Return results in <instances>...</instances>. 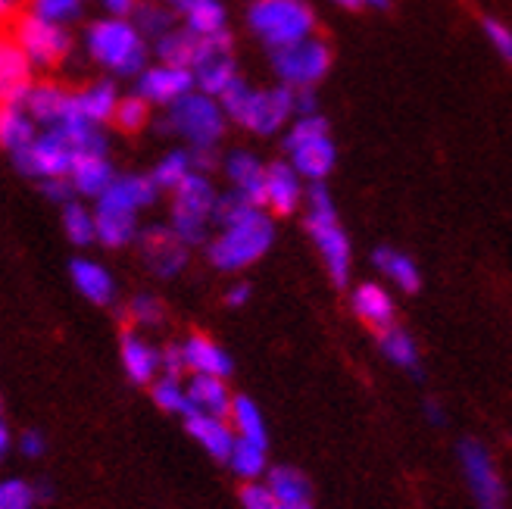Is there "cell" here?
<instances>
[{"mask_svg": "<svg viewBox=\"0 0 512 509\" xmlns=\"http://www.w3.org/2000/svg\"><path fill=\"white\" fill-rule=\"evenodd\" d=\"M141 0H100V7H104L107 16H116V19H132L135 7Z\"/></svg>", "mask_w": 512, "mask_h": 509, "instance_id": "54", "label": "cell"}, {"mask_svg": "<svg viewBox=\"0 0 512 509\" xmlns=\"http://www.w3.org/2000/svg\"><path fill=\"white\" fill-rule=\"evenodd\" d=\"M216 197H219V191L213 185V178L203 172H191L185 182L172 191L169 228L185 247H200L210 238Z\"/></svg>", "mask_w": 512, "mask_h": 509, "instance_id": "8", "label": "cell"}, {"mask_svg": "<svg viewBox=\"0 0 512 509\" xmlns=\"http://www.w3.org/2000/svg\"><path fill=\"white\" fill-rule=\"evenodd\" d=\"M13 44L32 63V69H57L72 54V32L66 25L44 22L25 10L13 19Z\"/></svg>", "mask_w": 512, "mask_h": 509, "instance_id": "9", "label": "cell"}, {"mask_svg": "<svg viewBox=\"0 0 512 509\" xmlns=\"http://www.w3.org/2000/svg\"><path fill=\"white\" fill-rule=\"evenodd\" d=\"M163 132L185 141L188 150H216L228 132V119L219 107V100L203 94V91H188L178 97L172 107L163 110Z\"/></svg>", "mask_w": 512, "mask_h": 509, "instance_id": "7", "label": "cell"}, {"mask_svg": "<svg viewBox=\"0 0 512 509\" xmlns=\"http://www.w3.org/2000/svg\"><path fill=\"white\" fill-rule=\"evenodd\" d=\"M241 506L244 509H278V500L266 488V481H244V488H241Z\"/></svg>", "mask_w": 512, "mask_h": 509, "instance_id": "48", "label": "cell"}, {"mask_svg": "<svg viewBox=\"0 0 512 509\" xmlns=\"http://www.w3.org/2000/svg\"><path fill=\"white\" fill-rule=\"evenodd\" d=\"M128 319H132L138 328H157V325H163V303L153 297V294H138V297H132L128 300Z\"/></svg>", "mask_w": 512, "mask_h": 509, "instance_id": "44", "label": "cell"}, {"mask_svg": "<svg viewBox=\"0 0 512 509\" xmlns=\"http://www.w3.org/2000/svg\"><path fill=\"white\" fill-rule=\"evenodd\" d=\"M178 13V25L194 38H216L228 32V10L222 0H185Z\"/></svg>", "mask_w": 512, "mask_h": 509, "instance_id": "24", "label": "cell"}, {"mask_svg": "<svg viewBox=\"0 0 512 509\" xmlns=\"http://www.w3.org/2000/svg\"><path fill=\"white\" fill-rule=\"evenodd\" d=\"M66 178H69L75 197L97 200L100 194L110 188V182L116 178V169H113L107 154H75Z\"/></svg>", "mask_w": 512, "mask_h": 509, "instance_id": "22", "label": "cell"}, {"mask_svg": "<svg viewBox=\"0 0 512 509\" xmlns=\"http://www.w3.org/2000/svg\"><path fill=\"white\" fill-rule=\"evenodd\" d=\"M22 107H25V113L35 119L38 129H60L66 119L75 116V110H72V91L63 88L54 79L32 82L29 94H25V100H22Z\"/></svg>", "mask_w": 512, "mask_h": 509, "instance_id": "16", "label": "cell"}, {"mask_svg": "<svg viewBox=\"0 0 512 509\" xmlns=\"http://www.w3.org/2000/svg\"><path fill=\"white\" fill-rule=\"evenodd\" d=\"M350 307L366 325H372L375 332H384V328L394 325V300H391L388 291H384L381 285H375V282H366V285L356 288L353 297H350Z\"/></svg>", "mask_w": 512, "mask_h": 509, "instance_id": "29", "label": "cell"}, {"mask_svg": "<svg viewBox=\"0 0 512 509\" xmlns=\"http://www.w3.org/2000/svg\"><path fill=\"white\" fill-rule=\"evenodd\" d=\"M266 488L272 491V497L278 500V506H310V481H306L303 472L291 469V466H275L266 472Z\"/></svg>", "mask_w": 512, "mask_h": 509, "instance_id": "32", "label": "cell"}, {"mask_svg": "<svg viewBox=\"0 0 512 509\" xmlns=\"http://www.w3.org/2000/svg\"><path fill=\"white\" fill-rule=\"evenodd\" d=\"M150 394H153V403L160 406L163 413H172V416H188L191 406H188V391H185V381L182 378H172V375H160L150 381Z\"/></svg>", "mask_w": 512, "mask_h": 509, "instance_id": "40", "label": "cell"}, {"mask_svg": "<svg viewBox=\"0 0 512 509\" xmlns=\"http://www.w3.org/2000/svg\"><path fill=\"white\" fill-rule=\"evenodd\" d=\"M72 160H75V150L54 129H41L29 147H22L19 154H13L16 169L29 178H38V182H47V178H66Z\"/></svg>", "mask_w": 512, "mask_h": 509, "instance_id": "12", "label": "cell"}, {"mask_svg": "<svg viewBox=\"0 0 512 509\" xmlns=\"http://www.w3.org/2000/svg\"><path fill=\"white\" fill-rule=\"evenodd\" d=\"M281 147H285V160L294 166V172L310 185L325 182L338 163V147L331 141L328 119L322 113L291 119Z\"/></svg>", "mask_w": 512, "mask_h": 509, "instance_id": "5", "label": "cell"}, {"mask_svg": "<svg viewBox=\"0 0 512 509\" xmlns=\"http://www.w3.org/2000/svg\"><path fill=\"white\" fill-rule=\"evenodd\" d=\"M157 197H160V191H157V185L150 182V175L128 172V175H116L113 178L110 188L94 200V207L138 216L141 210L153 207V203H157Z\"/></svg>", "mask_w": 512, "mask_h": 509, "instance_id": "18", "label": "cell"}, {"mask_svg": "<svg viewBox=\"0 0 512 509\" xmlns=\"http://www.w3.org/2000/svg\"><path fill=\"white\" fill-rule=\"evenodd\" d=\"M303 178L294 172V166L288 160H275L266 166V178H263V210L275 213V216H291L300 210L303 203Z\"/></svg>", "mask_w": 512, "mask_h": 509, "instance_id": "17", "label": "cell"}, {"mask_svg": "<svg viewBox=\"0 0 512 509\" xmlns=\"http://www.w3.org/2000/svg\"><path fill=\"white\" fill-rule=\"evenodd\" d=\"M313 113H319L316 88H303V91H294V119H297V116H313Z\"/></svg>", "mask_w": 512, "mask_h": 509, "instance_id": "51", "label": "cell"}, {"mask_svg": "<svg viewBox=\"0 0 512 509\" xmlns=\"http://www.w3.org/2000/svg\"><path fill=\"white\" fill-rule=\"evenodd\" d=\"M247 29L263 47L281 50L316 35V10L306 0H250Z\"/></svg>", "mask_w": 512, "mask_h": 509, "instance_id": "6", "label": "cell"}, {"mask_svg": "<svg viewBox=\"0 0 512 509\" xmlns=\"http://www.w3.org/2000/svg\"><path fill=\"white\" fill-rule=\"evenodd\" d=\"M250 210H256V203H250L247 197L235 194V191H225L216 197V207H213V225H232L238 219H244Z\"/></svg>", "mask_w": 512, "mask_h": 509, "instance_id": "45", "label": "cell"}, {"mask_svg": "<svg viewBox=\"0 0 512 509\" xmlns=\"http://www.w3.org/2000/svg\"><path fill=\"white\" fill-rule=\"evenodd\" d=\"M110 125H116V129L125 132V135H138V132H144L147 125H150V107L144 104L138 94H122Z\"/></svg>", "mask_w": 512, "mask_h": 509, "instance_id": "42", "label": "cell"}, {"mask_svg": "<svg viewBox=\"0 0 512 509\" xmlns=\"http://www.w3.org/2000/svg\"><path fill=\"white\" fill-rule=\"evenodd\" d=\"M63 232L75 247H88L97 241L94 235V210H88L82 200H69L63 207Z\"/></svg>", "mask_w": 512, "mask_h": 509, "instance_id": "41", "label": "cell"}, {"mask_svg": "<svg viewBox=\"0 0 512 509\" xmlns=\"http://www.w3.org/2000/svg\"><path fill=\"white\" fill-rule=\"evenodd\" d=\"M182 360H185V372H191V375H213V378L232 375V356H228L216 341L203 338V335H191L182 344Z\"/></svg>", "mask_w": 512, "mask_h": 509, "instance_id": "27", "label": "cell"}, {"mask_svg": "<svg viewBox=\"0 0 512 509\" xmlns=\"http://www.w3.org/2000/svg\"><path fill=\"white\" fill-rule=\"evenodd\" d=\"M303 203H306V232H310L319 257L331 275V282H335L338 288H344L347 278H350L353 253H350V238L338 222L335 200H331L325 182H316V185L306 188Z\"/></svg>", "mask_w": 512, "mask_h": 509, "instance_id": "4", "label": "cell"}, {"mask_svg": "<svg viewBox=\"0 0 512 509\" xmlns=\"http://www.w3.org/2000/svg\"><path fill=\"white\" fill-rule=\"evenodd\" d=\"M188 91H194V79L191 69L185 66H169V63H147L138 75H135V91L144 104L153 107H172L178 97H185Z\"/></svg>", "mask_w": 512, "mask_h": 509, "instance_id": "13", "label": "cell"}, {"mask_svg": "<svg viewBox=\"0 0 512 509\" xmlns=\"http://www.w3.org/2000/svg\"><path fill=\"white\" fill-rule=\"evenodd\" d=\"M19 450L29 456V460H38V456H44V450H47L44 435H41V431H25L22 441H19Z\"/></svg>", "mask_w": 512, "mask_h": 509, "instance_id": "52", "label": "cell"}, {"mask_svg": "<svg viewBox=\"0 0 512 509\" xmlns=\"http://www.w3.org/2000/svg\"><path fill=\"white\" fill-rule=\"evenodd\" d=\"M185 431L188 435L207 450L213 460L225 463L228 453L235 447V431L228 425V419L219 416H207V413H188L185 416Z\"/></svg>", "mask_w": 512, "mask_h": 509, "instance_id": "25", "label": "cell"}, {"mask_svg": "<svg viewBox=\"0 0 512 509\" xmlns=\"http://www.w3.org/2000/svg\"><path fill=\"white\" fill-rule=\"evenodd\" d=\"M35 503H38V494L29 481H19V478L0 481V509H35Z\"/></svg>", "mask_w": 512, "mask_h": 509, "instance_id": "46", "label": "cell"}, {"mask_svg": "<svg viewBox=\"0 0 512 509\" xmlns=\"http://www.w3.org/2000/svg\"><path fill=\"white\" fill-rule=\"evenodd\" d=\"M459 463H463V472L469 478V488L475 494V500L481 503V509H506V491L503 481L491 463L488 450L475 441L459 444Z\"/></svg>", "mask_w": 512, "mask_h": 509, "instance_id": "15", "label": "cell"}, {"mask_svg": "<svg viewBox=\"0 0 512 509\" xmlns=\"http://www.w3.org/2000/svg\"><path fill=\"white\" fill-rule=\"evenodd\" d=\"M197 44H200V38L185 32L182 25H175V29H169L166 35H160L157 41H153L150 50H153V57H157V63L191 69V60L197 54Z\"/></svg>", "mask_w": 512, "mask_h": 509, "instance_id": "34", "label": "cell"}, {"mask_svg": "<svg viewBox=\"0 0 512 509\" xmlns=\"http://www.w3.org/2000/svg\"><path fill=\"white\" fill-rule=\"evenodd\" d=\"M119 97L122 94L116 88V79H97V82H88L79 91H72V110L82 122L100 125V129H104V125L113 122Z\"/></svg>", "mask_w": 512, "mask_h": 509, "instance_id": "20", "label": "cell"}, {"mask_svg": "<svg viewBox=\"0 0 512 509\" xmlns=\"http://www.w3.org/2000/svg\"><path fill=\"white\" fill-rule=\"evenodd\" d=\"M278 509H310V506H278Z\"/></svg>", "mask_w": 512, "mask_h": 509, "instance_id": "60", "label": "cell"}, {"mask_svg": "<svg viewBox=\"0 0 512 509\" xmlns=\"http://www.w3.org/2000/svg\"><path fill=\"white\" fill-rule=\"evenodd\" d=\"M29 13L44 19V22H54V25H69L75 19H82L85 4L82 0H29Z\"/></svg>", "mask_w": 512, "mask_h": 509, "instance_id": "43", "label": "cell"}, {"mask_svg": "<svg viewBox=\"0 0 512 509\" xmlns=\"http://www.w3.org/2000/svg\"><path fill=\"white\" fill-rule=\"evenodd\" d=\"M138 216L132 213H119V210H104V207H94V235L97 241L110 247V250H119V247H128L138 241Z\"/></svg>", "mask_w": 512, "mask_h": 509, "instance_id": "30", "label": "cell"}, {"mask_svg": "<svg viewBox=\"0 0 512 509\" xmlns=\"http://www.w3.org/2000/svg\"><path fill=\"white\" fill-rule=\"evenodd\" d=\"M225 463L241 481H260L269 472L266 447L253 444V441H241V438H235V447H232V453H228Z\"/></svg>", "mask_w": 512, "mask_h": 509, "instance_id": "37", "label": "cell"}, {"mask_svg": "<svg viewBox=\"0 0 512 509\" xmlns=\"http://www.w3.org/2000/svg\"><path fill=\"white\" fill-rule=\"evenodd\" d=\"M185 372V360H182V347H166L160 350V375H172V378H182Z\"/></svg>", "mask_w": 512, "mask_h": 509, "instance_id": "50", "label": "cell"}, {"mask_svg": "<svg viewBox=\"0 0 512 509\" xmlns=\"http://www.w3.org/2000/svg\"><path fill=\"white\" fill-rule=\"evenodd\" d=\"M250 294H253V288L247 282H235L232 288L225 291V303L232 310H241V307H247V303H250Z\"/></svg>", "mask_w": 512, "mask_h": 509, "instance_id": "55", "label": "cell"}, {"mask_svg": "<svg viewBox=\"0 0 512 509\" xmlns=\"http://www.w3.org/2000/svg\"><path fill=\"white\" fill-rule=\"evenodd\" d=\"M132 22H135V29L153 44L160 35H166L169 29H175V25H178V13L172 7L153 4V0H141V4L135 7V13H132Z\"/></svg>", "mask_w": 512, "mask_h": 509, "instance_id": "38", "label": "cell"}, {"mask_svg": "<svg viewBox=\"0 0 512 509\" xmlns=\"http://www.w3.org/2000/svg\"><path fill=\"white\" fill-rule=\"evenodd\" d=\"M228 425H232L235 438L241 441H253V444H263L266 447V419L260 413V406H256L250 397H235L232 400V410H228Z\"/></svg>", "mask_w": 512, "mask_h": 509, "instance_id": "35", "label": "cell"}, {"mask_svg": "<svg viewBox=\"0 0 512 509\" xmlns=\"http://www.w3.org/2000/svg\"><path fill=\"white\" fill-rule=\"evenodd\" d=\"M35 82L32 63L22 57L13 38H0V104H22Z\"/></svg>", "mask_w": 512, "mask_h": 509, "instance_id": "21", "label": "cell"}, {"mask_svg": "<svg viewBox=\"0 0 512 509\" xmlns=\"http://www.w3.org/2000/svg\"><path fill=\"white\" fill-rule=\"evenodd\" d=\"M85 57L110 72L113 79H132L150 63V41L135 29L132 19L100 16L85 25Z\"/></svg>", "mask_w": 512, "mask_h": 509, "instance_id": "2", "label": "cell"}, {"mask_svg": "<svg viewBox=\"0 0 512 509\" xmlns=\"http://www.w3.org/2000/svg\"><path fill=\"white\" fill-rule=\"evenodd\" d=\"M188 391V406L191 413H207V416H219L228 419V410H232V391H228L225 378H213V375H191V381L185 385Z\"/></svg>", "mask_w": 512, "mask_h": 509, "instance_id": "28", "label": "cell"}, {"mask_svg": "<svg viewBox=\"0 0 512 509\" xmlns=\"http://www.w3.org/2000/svg\"><path fill=\"white\" fill-rule=\"evenodd\" d=\"M331 4L347 13H363V10H388L391 0H331Z\"/></svg>", "mask_w": 512, "mask_h": 509, "instance_id": "53", "label": "cell"}, {"mask_svg": "<svg viewBox=\"0 0 512 509\" xmlns=\"http://www.w3.org/2000/svg\"><path fill=\"white\" fill-rule=\"evenodd\" d=\"M272 241L275 222L263 207H256L244 219L219 228V235L207 244V260L219 272H241L256 260H263L272 250Z\"/></svg>", "mask_w": 512, "mask_h": 509, "instance_id": "3", "label": "cell"}, {"mask_svg": "<svg viewBox=\"0 0 512 509\" xmlns=\"http://www.w3.org/2000/svg\"><path fill=\"white\" fill-rule=\"evenodd\" d=\"M41 129L35 119L25 113L22 104H0V150L7 154H19L22 147H29Z\"/></svg>", "mask_w": 512, "mask_h": 509, "instance_id": "31", "label": "cell"}, {"mask_svg": "<svg viewBox=\"0 0 512 509\" xmlns=\"http://www.w3.org/2000/svg\"><path fill=\"white\" fill-rule=\"evenodd\" d=\"M194 172V160H191V150L188 147H175L169 154H163L157 160V166L150 169V182L157 185V191H175L178 185L185 182V178Z\"/></svg>", "mask_w": 512, "mask_h": 509, "instance_id": "36", "label": "cell"}, {"mask_svg": "<svg viewBox=\"0 0 512 509\" xmlns=\"http://www.w3.org/2000/svg\"><path fill=\"white\" fill-rule=\"evenodd\" d=\"M222 166V175L228 178V185H232L235 194L247 197L256 207H263V178H266V163L250 154L244 147H235L228 150V154L219 160Z\"/></svg>", "mask_w": 512, "mask_h": 509, "instance_id": "19", "label": "cell"}, {"mask_svg": "<svg viewBox=\"0 0 512 509\" xmlns=\"http://www.w3.org/2000/svg\"><path fill=\"white\" fill-rule=\"evenodd\" d=\"M481 29H484V35H488V41L494 44L497 54L506 63H512V29H509V25L500 22V19H494V16H484L481 19Z\"/></svg>", "mask_w": 512, "mask_h": 509, "instance_id": "47", "label": "cell"}, {"mask_svg": "<svg viewBox=\"0 0 512 509\" xmlns=\"http://www.w3.org/2000/svg\"><path fill=\"white\" fill-rule=\"evenodd\" d=\"M41 191L47 200L60 203V207H66L69 200H75V191L69 185V178H47V182H41Z\"/></svg>", "mask_w": 512, "mask_h": 509, "instance_id": "49", "label": "cell"}, {"mask_svg": "<svg viewBox=\"0 0 512 509\" xmlns=\"http://www.w3.org/2000/svg\"><path fill=\"white\" fill-rule=\"evenodd\" d=\"M19 7H22V0H0V22H10L19 16Z\"/></svg>", "mask_w": 512, "mask_h": 509, "instance_id": "56", "label": "cell"}, {"mask_svg": "<svg viewBox=\"0 0 512 509\" xmlns=\"http://www.w3.org/2000/svg\"><path fill=\"white\" fill-rule=\"evenodd\" d=\"M378 344H381V353L388 356V360L400 369H409V372H419V350H416V341L409 338L403 328L391 325L378 332Z\"/></svg>", "mask_w": 512, "mask_h": 509, "instance_id": "39", "label": "cell"}, {"mask_svg": "<svg viewBox=\"0 0 512 509\" xmlns=\"http://www.w3.org/2000/svg\"><path fill=\"white\" fill-rule=\"evenodd\" d=\"M238 60L232 50V32L216 38H200L197 54L191 60V79L194 91H203L210 97H219L228 85L238 79Z\"/></svg>", "mask_w": 512, "mask_h": 509, "instance_id": "11", "label": "cell"}, {"mask_svg": "<svg viewBox=\"0 0 512 509\" xmlns=\"http://www.w3.org/2000/svg\"><path fill=\"white\" fill-rule=\"evenodd\" d=\"M122 369L125 375L135 381V385H150L153 378H160V350L153 347L147 338H141L138 332H125L122 335Z\"/></svg>", "mask_w": 512, "mask_h": 509, "instance_id": "26", "label": "cell"}, {"mask_svg": "<svg viewBox=\"0 0 512 509\" xmlns=\"http://www.w3.org/2000/svg\"><path fill=\"white\" fill-rule=\"evenodd\" d=\"M153 4H163V7H172V10H178L185 4V0H153Z\"/></svg>", "mask_w": 512, "mask_h": 509, "instance_id": "59", "label": "cell"}, {"mask_svg": "<svg viewBox=\"0 0 512 509\" xmlns=\"http://www.w3.org/2000/svg\"><path fill=\"white\" fill-rule=\"evenodd\" d=\"M138 247H141V260L144 266L160 275V278H175L188 266V253L191 247H185L175 238V232L169 225H150L138 232Z\"/></svg>", "mask_w": 512, "mask_h": 509, "instance_id": "14", "label": "cell"}, {"mask_svg": "<svg viewBox=\"0 0 512 509\" xmlns=\"http://www.w3.org/2000/svg\"><path fill=\"white\" fill-rule=\"evenodd\" d=\"M10 450V431H7V425L0 422V460H4V453Z\"/></svg>", "mask_w": 512, "mask_h": 509, "instance_id": "57", "label": "cell"}, {"mask_svg": "<svg viewBox=\"0 0 512 509\" xmlns=\"http://www.w3.org/2000/svg\"><path fill=\"white\" fill-rule=\"evenodd\" d=\"M425 410H428V419H431V422H444V416H441V406H438V403H428Z\"/></svg>", "mask_w": 512, "mask_h": 509, "instance_id": "58", "label": "cell"}, {"mask_svg": "<svg viewBox=\"0 0 512 509\" xmlns=\"http://www.w3.org/2000/svg\"><path fill=\"white\" fill-rule=\"evenodd\" d=\"M335 57H331V44L319 35L306 38V41H297L291 47H281V50H272V72L278 85H285L291 91H303V88H316Z\"/></svg>", "mask_w": 512, "mask_h": 509, "instance_id": "10", "label": "cell"}, {"mask_svg": "<svg viewBox=\"0 0 512 509\" xmlns=\"http://www.w3.org/2000/svg\"><path fill=\"white\" fill-rule=\"evenodd\" d=\"M216 100H219V107L228 122L238 125L244 132L260 135V138L278 135L281 129H288L294 119V91L291 88H285V85L256 88L244 79V75H238V79Z\"/></svg>", "mask_w": 512, "mask_h": 509, "instance_id": "1", "label": "cell"}, {"mask_svg": "<svg viewBox=\"0 0 512 509\" xmlns=\"http://www.w3.org/2000/svg\"><path fill=\"white\" fill-rule=\"evenodd\" d=\"M69 278L75 291H79L85 300L97 303V307H110L116 300V278L110 275V269L97 260H88V257H75L69 263Z\"/></svg>", "mask_w": 512, "mask_h": 509, "instance_id": "23", "label": "cell"}, {"mask_svg": "<svg viewBox=\"0 0 512 509\" xmlns=\"http://www.w3.org/2000/svg\"><path fill=\"white\" fill-rule=\"evenodd\" d=\"M82 4H88V0H82Z\"/></svg>", "mask_w": 512, "mask_h": 509, "instance_id": "61", "label": "cell"}, {"mask_svg": "<svg viewBox=\"0 0 512 509\" xmlns=\"http://www.w3.org/2000/svg\"><path fill=\"white\" fill-rule=\"evenodd\" d=\"M372 263L378 266V272L384 275V278H391V282L400 288V291H406V294H413V291H419V285H422V275H419V266L406 257V253H400V250H394V247H378L375 253H372Z\"/></svg>", "mask_w": 512, "mask_h": 509, "instance_id": "33", "label": "cell"}]
</instances>
